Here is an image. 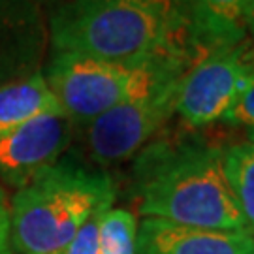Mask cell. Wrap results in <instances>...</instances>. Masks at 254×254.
<instances>
[{
    "label": "cell",
    "instance_id": "6da1fadb",
    "mask_svg": "<svg viewBox=\"0 0 254 254\" xmlns=\"http://www.w3.org/2000/svg\"><path fill=\"white\" fill-rule=\"evenodd\" d=\"M224 145L185 132L137 153L132 194L143 218L209 230H243L245 217L228 181Z\"/></svg>",
    "mask_w": 254,
    "mask_h": 254
},
{
    "label": "cell",
    "instance_id": "7a4b0ae2",
    "mask_svg": "<svg viewBox=\"0 0 254 254\" xmlns=\"http://www.w3.org/2000/svg\"><path fill=\"white\" fill-rule=\"evenodd\" d=\"M53 51L111 61L185 57L198 63L183 0H57Z\"/></svg>",
    "mask_w": 254,
    "mask_h": 254
},
{
    "label": "cell",
    "instance_id": "3957f363",
    "mask_svg": "<svg viewBox=\"0 0 254 254\" xmlns=\"http://www.w3.org/2000/svg\"><path fill=\"white\" fill-rule=\"evenodd\" d=\"M106 172L59 160L21 187L9 207L11 247L19 254H55L70 243L83 222L115 200Z\"/></svg>",
    "mask_w": 254,
    "mask_h": 254
},
{
    "label": "cell",
    "instance_id": "277c9868",
    "mask_svg": "<svg viewBox=\"0 0 254 254\" xmlns=\"http://www.w3.org/2000/svg\"><path fill=\"white\" fill-rule=\"evenodd\" d=\"M185 57L111 61L73 51H53L46 83L73 125H89L119 104L139 98L183 77L194 66Z\"/></svg>",
    "mask_w": 254,
    "mask_h": 254
},
{
    "label": "cell",
    "instance_id": "5b68a950",
    "mask_svg": "<svg viewBox=\"0 0 254 254\" xmlns=\"http://www.w3.org/2000/svg\"><path fill=\"white\" fill-rule=\"evenodd\" d=\"M185 77V75H183ZM183 77L164 83L149 94L119 104L87 125V149L100 166L130 160L173 117Z\"/></svg>",
    "mask_w": 254,
    "mask_h": 254
},
{
    "label": "cell",
    "instance_id": "8992f818",
    "mask_svg": "<svg viewBox=\"0 0 254 254\" xmlns=\"http://www.w3.org/2000/svg\"><path fill=\"white\" fill-rule=\"evenodd\" d=\"M241 44L209 55L185 73L175 113L187 127L201 128L224 121L241 94L254 85L241 61Z\"/></svg>",
    "mask_w": 254,
    "mask_h": 254
},
{
    "label": "cell",
    "instance_id": "52a82bcc",
    "mask_svg": "<svg viewBox=\"0 0 254 254\" xmlns=\"http://www.w3.org/2000/svg\"><path fill=\"white\" fill-rule=\"evenodd\" d=\"M73 123L63 111L42 113L0 137V179L25 187L38 173L59 162L70 145Z\"/></svg>",
    "mask_w": 254,
    "mask_h": 254
},
{
    "label": "cell",
    "instance_id": "ba28073f",
    "mask_svg": "<svg viewBox=\"0 0 254 254\" xmlns=\"http://www.w3.org/2000/svg\"><path fill=\"white\" fill-rule=\"evenodd\" d=\"M136 254H254V234L209 230L145 217L137 224Z\"/></svg>",
    "mask_w": 254,
    "mask_h": 254
},
{
    "label": "cell",
    "instance_id": "9c48e42d",
    "mask_svg": "<svg viewBox=\"0 0 254 254\" xmlns=\"http://www.w3.org/2000/svg\"><path fill=\"white\" fill-rule=\"evenodd\" d=\"M198 59L239 46L247 40L245 0H183Z\"/></svg>",
    "mask_w": 254,
    "mask_h": 254
},
{
    "label": "cell",
    "instance_id": "30bf717a",
    "mask_svg": "<svg viewBox=\"0 0 254 254\" xmlns=\"http://www.w3.org/2000/svg\"><path fill=\"white\" fill-rule=\"evenodd\" d=\"M61 106L49 91L46 77L34 73L0 87V137L42 113H57Z\"/></svg>",
    "mask_w": 254,
    "mask_h": 254
},
{
    "label": "cell",
    "instance_id": "8fae6325",
    "mask_svg": "<svg viewBox=\"0 0 254 254\" xmlns=\"http://www.w3.org/2000/svg\"><path fill=\"white\" fill-rule=\"evenodd\" d=\"M222 160L247 228L254 234V145L249 141L224 145Z\"/></svg>",
    "mask_w": 254,
    "mask_h": 254
},
{
    "label": "cell",
    "instance_id": "7c38bea8",
    "mask_svg": "<svg viewBox=\"0 0 254 254\" xmlns=\"http://www.w3.org/2000/svg\"><path fill=\"white\" fill-rule=\"evenodd\" d=\"M137 218L132 211L111 207L100 222V254H136Z\"/></svg>",
    "mask_w": 254,
    "mask_h": 254
},
{
    "label": "cell",
    "instance_id": "4fadbf2b",
    "mask_svg": "<svg viewBox=\"0 0 254 254\" xmlns=\"http://www.w3.org/2000/svg\"><path fill=\"white\" fill-rule=\"evenodd\" d=\"M32 0H0V47L17 42H34L36 27Z\"/></svg>",
    "mask_w": 254,
    "mask_h": 254
},
{
    "label": "cell",
    "instance_id": "5bb4252c",
    "mask_svg": "<svg viewBox=\"0 0 254 254\" xmlns=\"http://www.w3.org/2000/svg\"><path fill=\"white\" fill-rule=\"evenodd\" d=\"M113 203H104L83 222L77 234L55 254H100V222Z\"/></svg>",
    "mask_w": 254,
    "mask_h": 254
},
{
    "label": "cell",
    "instance_id": "9a60e30c",
    "mask_svg": "<svg viewBox=\"0 0 254 254\" xmlns=\"http://www.w3.org/2000/svg\"><path fill=\"white\" fill-rule=\"evenodd\" d=\"M224 121L234 125H245L249 128H254V85L249 87L241 98L236 102V106L228 111Z\"/></svg>",
    "mask_w": 254,
    "mask_h": 254
},
{
    "label": "cell",
    "instance_id": "2e32d148",
    "mask_svg": "<svg viewBox=\"0 0 254 254\" xmlns=\"http://www.w3.org/2000/svg\"><path fill=\"white\" fill-rule=\"evenodd\" d=\"M0 237H11V228H9V207L6 194L0 189Z\"/></svg>",
    "mask_w": 254,
    "mask_h": 254
},
{
    "label": "cell",
    "instance_id": "e0dca14e",
    "mask_svg": "<svg viewBox=\"0 0 254 254\" xmlns=\"http://www.w3.org/2000/svg\"><path fill=\"white\" fill-rule=\"evenodd\" d=\"M241 61L245 64L249 75L254 79V40L247 38L245 42L241 44Z\"/></svg>",
    "mask_w": 254,
    "mask_h": 254
},
{
    "label": "cell",
    "instance_id": "ac0fdd59",
    "mask_svg": "<svg viewBox=\"0 0 254 254\" xmlns=\"http://www.w3.org/2000/svg\"><path fill=\"white\" fill-rule=\"evenodd\" d=\"M245 25L247 32L254 38V0H245Z\"/></svg>",
    "mask_w": 254,
    "mask_h": 254
},
{
    "label": "cell",
    "instance_id": "d6986e66",
    "mask_svg": "<svg viewBox=\"0 0 254 254\" xmlns=\"http://www.w3.org/2000/svg\"><path fill=\"white\" fill-rule=\"evenodd\" d=\"M0 254H13L11 237H0Z\"/></svg>",
    "mask_w": 254,
    "mask_h": 254
},
{
    "label": "cell",
    "instance_id": "ffe728a7",
    "mask_svg": "<svg viewBox=\"0 0 254 254\" xmlns=\"http://www.w3.org/2000/svg\"><path fill=\"white\" fill-rule=\"evenodd\" d=\"M247 141L254 145V128H249V132H247Z\"/></svg>",
    "mask_w": 254,
    "mask_h": 254
},
{
    "label": "cell",
    "instance_id": "44dd1931",
    "mask_svg": "<svg viewBox=\"0 0 254 254\" xmlns=\"http://www.w3.org/2000/svg\"><path fill=\"white\" fill-rule=\"evenodd\" d=\"M32 2H46V0H32Z\"/></svg>",
    "mask_w": 254,
    "mask_h": 254
}]
</instances>
